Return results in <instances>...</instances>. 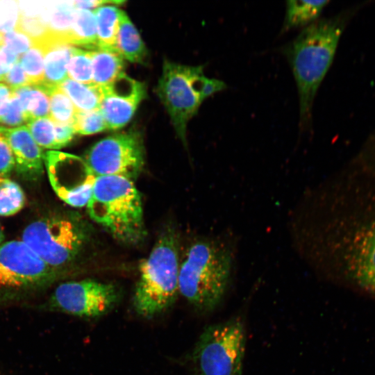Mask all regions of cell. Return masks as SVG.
Listing matches in <instances>:
<instances>
[{
  "label": "cell",
  "instance_id": "obj_1",
  "mask_svg": "<svg viewBox=\"0 0 375 375\" xmlns=\"http://www.w3.org/2000/svg\"><path fill=\"white\" fill-rule=\"evenodd\" d=\"M356 10L350 8L315 21L283 49L297 88L301 131L310 128L315 97L333 62L340 37Z\"/></svg>",
  "mask_w": 375,
  "mask_h": 375
},
{
  "label": "cell",
  "instance_id": "obj_2",
  "mask_svg": "<svg viewBox=\"0 0 375 375\" xmlns=\"http://www.w3.org/2000/svg\"><path fill=\"white\" fill-rule=\"evenodd\" d=\"M233 267V253L225 243L216 240L197 241L180 263L179 293L199 312H211L226 294Z\"/></svg>",
  "mask_w": 375,
  "mask_h": 375
},
{
  "label": "cell",
  "instance_id": "obj_3",
  "mask_svg": "<svg viewBox=\"0 0 375 375\" xmlns=\"http://www.w3.org/2000/svg\"><path fill=\"white\" fill-rule=\"evenodd\" d=\"M86 207L90 217L115 239L126 244L144 239L142 201L133 181L118 176L97 177Z\"/></svg>",
  "mask_w": 375,
  "mask_h": 375
},
{
  "label": "cell",
  "instance_id": "obj_4",
  "mask_svg": "<svg viewBox=\"0 0 375 375\" xmlns=\"http://www.w3.org/2000/svg\"><path fill=\"white\" fill-rule=\"evenodd\" d=\"M180 262L176 238L167 231L139 265L133 306L139 316L151 319L169 308L178 291Z\"/></svg>",
  "mask_w": 375,
  "mask_h": 375
},
{
  "label": "cell",
  "instance_id": "obj_5",
  "mask_svg": "<svg viewBox=\"0 0 375 375\" xmlns=\"http://www.w3.org/2000/svg\"><path fill=\"white\" fill-rule=\"evenodd\" d=\"M245 340L238 317L207 326L191 353L192 375H241Z\"/></svg>",
  "mask_w": 375,
  "mask_h": 375
},
{
  "label": "cell",
  "instance_id": "obj_6",
  "mask_svg": "<svg viewBox=\"0 0 375 375\" xmlns=\"http://www.w3.org/2000/svg\"><path fill=\"white\" fill-rule=\"evenodd\" d=\"M22 240L56 271L74 261L88 240L83 224L66 216L39 219L23 231Z\"/></svg>",
  "mask_w": 375,
  "mask_h": 375
},
{
  "label": "cell",
  "instance_id": "obj_7",
  "mask_svg": "<svg viewBox=\"0 0 375 375\" xmlns=\"http://www.w3.org/2000/svg\"><path fill=\"white\" fill-rule=\"evenodd\" d=\"M203 66H185L165 61L157 93L165 106L178 135L185 140L187 124L201 102Z\"/></svg>",
  "mask_w": 375,
  "mask_h": 375
},
{
  "label": "cell",
  "instance_id": "obj_8",
  "mask_svg": "<svg viewBox=\"0 0 375 375\" xmlns=\"http://www.w3.org/2000/svg\"><path fill=\"white\" fill-rule=\"evenodd\" d=\"M83 158L97 177L118 176L133 181L144 163L142 136L131 130L106 137L91 147Z\"/></svg>",
  "mask_w": 375,
  "mask_h": 375
},
{
  "label": "cell",
  "instance_id": "obj_9",
  "mask_svg": "<svg viewBox=\"0 0 375 375\" xmlns=\"http://www.w3.org/2000/svg\"><path fill=\"white\" fill-rule=\"evenodd\" d=\"M119 300V293L115 285L88 278L60 284L48 305L52 310L69 315L95 318L111 311Z\"/></svg>",
  "mask_w": 375,
  "mask_h": 375
},
{
  "label": "cell",
  "instance_id": "obj_10",
  "mask_svg": "<svg viewBox=\"0 0 375 375\" xmlns=\"http://www.w3.org/2000/svg\"><path fill=\"white\" fill-rule=\"evenodd\" d=\"M44 166L51 185L62 201L74 208L87 206L97 176L83 158L48 151Z\"/></svg>",
  "mask_w": 375,
  "mask_h": 375
},
{
  "label": "cell",
  "instance_id": "obj_11",
  "mask_svg": "<svg viewBox=\"0 0 375 375\" xmlns=\"http://www.w3.org/2000/svg\"><path fill=\"white\" fill-rule=\"evenodd\" d=\"M56 272L22 240H10L0 246L1 286L35 287L51 281Z\"/></svg>",
  "mask_w": 375,
  "mask_h": 375
},
{
  "label": "cell",
  "instance_id": "obj_12",
  "mask_svg": "<svg viewBox=\"0 0 375 375\" xmlns=\"http://www.w3.org/2000/svg\"><path fill=\"white\" fill-rule=\"evenodd\" d=\"M101 91L100 110L107 128L110 130L124 126L145 96L144 85L124 73L109 85L102 87Z\"/></svg>",
  "mask_w": 375,
  "mask_h": 375
},
{
  "label": "cell",
  "instance_id": "obj_13",
  "mask_svg": "<svg viewBox=\"0 0 375 375\" xmlns=\"http://www.w3.org/2000/svg\"><path fill=\"white\" fill-rule=\"evenodd\" d=\"M0 133L12 153L15 171L28 180L38 179L44 172V153L26 126L15 128L1 126Z\"/></svg>",
  "mask_w": 375,
  "mask_h": 375
},
{
  "label": "cell",
  "instance_id": "obj_14",
  "mask_svg": "<svg viewBox=\"0 0 375 375\" xmlns=\"http://www.w3.org/2000/svg\"><path fill=\"white\" fill-rule=\"evenodd\" d=\"M351 266L357 281L375 293V222L365 229L355 242Z\"/></svg>",
  "mask_w": 375,
  "mask_h": 375
},
{
  "label": "cell",
  "instance_id": "obj_15",
  "mask_svg": "<svg viewBox=\"0 0 375 375\" xmlns=\"http://www.w3.org/2000/svg\"><path fill=\"white\" fill-rule=\"evenodd\" d=\"M38 41L44 48V81L40 85L59 86L68 78L67 65L74 47L53 38L49 33Z\"/></svg>",
  "mask_w": 375,
  "mask_h": 375
},
{
  "label": "cell",
  "instance_id": "obj_16",
  "mask_svg": "<svg viewBox=\"0 0 375 375\" xmlns=\"http://www.w3.org/2000/svg\"><path fill=\"white\" fill-rule=\"evenodd\" d=\"M92 83L104 87L113 82L123 72V57L116 49L98 48L91 51Z\"/></svg>",
  "mask_w": 375,
  "mask_h": 375
},
{
  "label": "cell",
  "instance_id": "obj_17",
  "mask_svg": "<svg viewBox=\"0 0 375 375\" xmlns=\"http://www.w3.org/2000/svg\"><path fill=\"white\" fill-rule=\"evenodd\" d=\"M115 47L123 58L132 62L142 63L147 55L144 44L138 31L122 10L119 18Z\"/></svg>",
  "mask_w": 375,
  "mask_h": 375
},
{
  "label": "cell",
  "instance_id": "obj_18",
  "mask_svg": "<svg viewBox=\"0 0 375 375\" xmlns=\"http://www.w3.org/2000/svg\"><path fill=\"white\" fill-rule=\"evenodd\" d=\"M329 1L294 0L286 1V12L281 33L317 20Z\"/></svg>",
  "mask_w": 375,
  "mask_h": 375
},
{
  "label": "cell",
  "instance_id": "obj_19",
  "mask_svg": "<svg viewBox=\"0 0 375 375\" xmlns=\"http://www.w3.org/2000/svg\"><path fill=\"white\" fill-rule=\"evenodd\" d=\"M70 99L77 112L100 109L101 88L85 84L67 78L58 86Z\"/></svg>",
  "mask_w": 375,
  "mask_h": 375
},
{
  "label": "cell",
  "instance_id": "obj_20",
  "mask_svg": "<svg viewBox=\"0 0 375 375\" xmlns=\"http://www.w3.org/2000/svg\"><path fill=\"white\" fill-rule=\"evenodd\" d=\"M68 43L87 49L98 48L97 24L94 10L76 8Z\"/></svg>",
  "mask_w": 375,
  "mask_h": 375
},
{
  "label": "cell",
  "instance_id": "obj_21",
  "mask_svg": "<svg viewBox=\"0 0 375 375\" xmlns=\"http://www.w3.org/2000/svg\"><path fill=\"white\" fill-rule=\"evenodd\" d=\"M14 94L20 102L27 122L49 117V99L41 85H30L15 89Z\"/></svg>",
  "mask_w": 375,
  "mask_h": 375
},
{
  "label": "cell",
  "instance_id": "obj_22",
  "mask_svg": "<svg viewBox=\"0 0 375 375\" xmlns=\"http://www.w3.org/2000/svg\"><path fill=\"white\" fill-rule=\"evenodd\" d=\"M121 10L111 5H103L94 10L98 48L116 49V38ZM97 48V49H98Z\"/></svg>",
  "mask_w": 375,
  "mask_h": 375
},
{
  "label": "cell",
  "instance_id": "obj_23",
  "mask_svg": "<svg viewBox=\"0 0 375 375\" xmlns=\"http://www.w3.org/2000/svg\"><path fill=\"white\" fill-rule=\"evenodd\" d=\"M41 86L49 99V118L56 124L73 125L77 110L68 96L58 86Z\"/></svg>",
  "mask_w": 375,
  "mask_h": 375
},
{
  "label": "cell",
  "instance_id": "obj_24",
  "mask_svg": "<svg viewBox=\"0 0 375 375\" xmlns=\"http://www.w3.org/2000/svg\"><path fill=\"white\" fill-rule=\"evenodd\" d=\"M75 9L73 1L60 2L54 7L47 23L51 36L69 44Z\"/></svg>",
  "mask_w": 375,
  "mask_h": 375
},
{
  "label": "cell",
  "instance_id": "obj_25",
  "mask_svg": "<svg viewBox=\"0 0 375 375\" xmlns=\"http://www.w3.org/2000/svg\"><path fill=\"white\" fill-rule=\"evenodd\" d=\"M44 58L43 44L39 41H34L32 47L19 58L31 85H40L44 81Z\"/></svg>",
  "mask_w": 375,
  "mask_h": 375
},
{
  "label": "cell",
  "instance_id": "obj_26",
  "mask_svg": "<svg viewBox=\"0 0 375 375\" xmlns=\"http://www.w3.org/2000/svg\"><path fill=\"white\" fill-rule=\"evenodd\" d=\"M25 194L15 181L4 177L0 181V216H11L22 209Z\"/></svg>",
  "mask_w": 375,
  "mask_h": 375
},
{
  "label": "cell",
  "instance_id": "obj_27",
  "mask_svg": "<svg viewBox=\"0 0 375 375\" xmlns=\"http://www.w3.org/2000/svg\"><path fill=\"white\" fill-rule=\"evenodd\" d=\"M92 73L91 51L74 47L67 65L68 77L81 83L90 84Z\"/></svg>",
  "mask_w": 375,
  "mask_h": 375
},
{
  "label": "cell",
  "instance_id": "obj_28",
  "mask_svg": "<svg viewBox=\"0 0 375 375\" xmlns=\"http://www.w3.org/2000/svg\"><path fill=\"white\" fill-rule=\"evenodd\" d=\"M26 126L38 146L47 149H57L54 124L49 117L32 119Z\"/></svg>",
  "mask_w": 375,
  "mask_h": 375
},
{
  "label": "cell",
  "instance_id": "obj_29",
  "mask_svg": "<svg viewBox=\"0 0 375 375\" xmlns=\"http://www.w3.org/2000/svg\"><path fill=\"white\" fill-rule=\"evenodd\" d=\"M73 127L80 135H92L108 129L100 109L77 112Z\"/></svg>",
  "mask_w": 375,
  "mask_h": 375
},
{
  "label": "cell",
  "instance_id": "obj_30",
  "mask_svg": "<svg viewBox=\"0 0 375 375\" xmlns=\"http://www.w3.org/2000/svg\"><path fill=\"white\" fill-rule=\"evenodd\" d=\"M15 29L30 37L33 41L44 38L49 31L47 24L38 17H28L20 13L17 19Z\"/></svg>",
  "mask_w": 375,
  "mask_h": 375
},
{
  "label": "cell",
  "instance_id": "obj_31",
  "mask_svg": "<svg viewBox=\"0 0 375 375\" xmlns=\"http://www.w3.org/2000/svg\"><path fill=\"white\" fill-rule=\"evenodd\" d=\"M33 44V40L23 32L14 29L4 34V44L9 51L20 57Z\"/></svg>",
  "mask_w": 375,
  "mask_h": 375
},
{
  "label": "cell",
  "instance_id": "obj_32",
  "mask_svg": "<svg viewBox=\"0 0 375 375\" xmlns=\"http://www.w3.org/2000/svg\"><path fill=\"white\" fill-rule=\"evenodd\" d=\"M27 123L24 112L18 99H11L6 112L0 117V124L6 128H15Z\"/></svg>",
  "mask_w": 375,
  "mask_h": 375
},
{
  "label": "cell",
  "instance_id": "obj_33",
  "mask_svg": "<svg viewBox=\"0 0 375 375\" xmlns=\"http://www.w3.org/2000/svg\"><path fill=\"white\" fill-rule=\"evenodd\" d=\"M3 81H5L6 84L13 90L31 85L19 60L3 76Z\"/></svg>",
  "mask_w": 375,
  "mask_h": 375
},
{
  "label": "cell",
  "instance_id": "obj_34",
  "mask_svg": "<svg viewBox=\"0 0 375 375\" xmlns=\"http://www.w3.org/2000/svg\"><path fill=\"white\" fill-rule=\"evenodd\" d=\"M14 169L15 160L12 153L0 133V175L6 177Z\"/></svg>",
  "mask_w": 375,
  "mask_h": 375
},
{
  "label": "cell",
  "instance_id": "obj_35",
  "mask_svg": "<svg viewBox=\"0 0 375 375\" xmlns=\"http://www.w3.org/2000/svg\"><path fill=\"white\" fill-rule=\"evenodd\" d=\"M53 124L57 149H60L70 143L76 132L73 125Z\"/></svg>",
  "mask_w": 375,
  "mask_h": 375
},
{
  "label": "cell",
  "instance_id": "obj_36",
  "mask_svg": "<svg viewBox=\"0 0 375 375\" xmlns=\"http://www.w3.org/2000/svg\"><path fill=\"white\" fill-rule=\"evenodd\" d=\"M226 88L227 85L224 81L216 78H208L205 77L201 91V99L203 101L211 95L224 90Z\"/></svg>",
  "mask_w": 375,
  "mask_h": 375
},
{
  "label": "cell",
  "instance_id": "obj_37",
  "mask_svg": "<svg viewBox=\"0 0 375 375\" xmlns=\"http://www.w3.org/2000/svg\"><path fill=\"white\" fill-rule=\"evenodd\" d=\"M19 57L12 53L3 45L0 47V75L3 76L9 72Z\"/></svg>",
  "mask_w": 375,
  "mask_h": 375
},
{
  "label": "cell",
  "instance_id": "obj_38",
  "mask_svg": "<svg viewBox=\"0 0 375 375\" xmlns=\"http://www.w3.org/2000/svg\"><path fill=\"white\" fill-rule=\"evenodd\" d=\"M14 96V90L3 83H0V117L6 112Z\"/></svg>",
  "mask_w": 375,
  "mask_h": 375
},
{
  "label": "cell",
  "instance_id": "obj_39",
  "mask_svg": "<svg viewBox=\"0 0 375 375\" xmlns=\"http://www.w3.org/2000/svg\"><path fill=\"white\" fill-rule=\"evenodd\" d=\"M74 5L76 8L88 9L94 7H100L106 3L120 4L122 1H74Z\"/></svg>",
  "mask_w": 375,
  "mask_h": 375
},
{
  "label": "cell",
  "instance_id": "obj_40",
  "mask_svg": "<svg viewBox=\"0 0 375 375\" xmlns=\"http://www.w3.org/2000/svg\"><path fill=\"white\" fill-rule=\"evenodd\" d=\"M4 238H5V235H4L3 230L0 224V246L4 242Z\"/></svg>",
  "mask_w": 375,
  "mask_h": 375
},
{
  "label": "cell",
  "instance_id": "obj_41",
  "mask_svg": "<svg viewBox=\"0 0 375 375\" xmlns=\"http://www.w3.org/2000/svg\"><path fill=\"white\" fill-rule=\"evenodd\" d=\"M3 44H4V35L0 31V47L3 46Z\"/></svg>",
  "mask_w": 375,
  "mask_h": 375
},
{
  "label": "cell",
  "instance_id": "obj_42",
  "mask_svg": "<svg viewBox=\"0 0 375 375\" xmlns=\"http://www.w3.org/2000/svg\"><path fill=\"white\" fill-rule=\"evenodd\" d=\"M3 76H2L0 75V82H1V81H3Z\"/></svg>",
  "mask_w": 375,
  "mask_h": 375
},
{
  "label": "cell",
  "instance_id": "obj_43",
  "mask_svg": "<svg viewBox=\"0 0 375 375\" xmlns=\"http://www.w3.org/2000/svg\"><path fill=\"white\" fill-rule=\"evenodd\" d=\"M5 176H1L0 175V181L4 178Z\"/></svg>",
  "mask_w": 375,
  "mask_h": 375
},
{
  "label": "cell",
  "instance_id": "obj_44",
  "mask_svg": "<svg viewBox=\"0 0 375 375\" xmlns=\"http://www.w3.org/2000/svg\"></svg>",
  "mask_w": 375,
  "mask_h": 375
}]
</instances>
